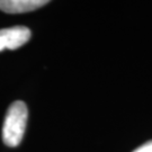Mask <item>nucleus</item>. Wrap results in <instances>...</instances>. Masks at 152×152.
<instances>
[{"mask_svg": "<svg viewBox=\"0 0 152 152\" xmlns=\"http://www.w3.org/2000/svg\"><path fill=\"white\" fill-rule=\"evenodd\" d=\"M133 152H152V140L147 142V143H144L141 147H139Z\"/></svg>", "mask_w": 152, "mask_h": 152, "instance_id": "4", "label": "nucleus"}, {"mask_svg": "<svg viewBox=\"0 0 152 152\" xmlns=\"http://www.w3.org/2000/svg\"><path fill=\"white\" fill-rule=\"evenodd\" d=\"M27 117V106L24 102L17 100L9 106L2 126V141L7 147L16 148L20 144L26 130Z\"/></svg>", "mask_w": 152, "mask_h": 152, "instance_id": "1", "label": "nucleus"}, {"mask_svg": "<svg viewBox=\"0 0 152 152\" xmlns=\"http://www.w3.org/2000/svg\"><path fill=\"white\" fill-rule=\"evenodd\" d=\"M32 36L31 29L25 26L0 29V52L5 49L16 50L29 41Z\"/></svg>", "mask_w": 152, "mask_h": 152, "instance_id": "2", "label": "nucleus"}, {"mask_svg": "<svg viewBox=\"0 0 152 152\" xmlns=\"http://www.w3.org/2000/svg\"><path fill=\"white\" fill-rule=\"evenodd\" d=\"M48 2V0H0V10L7 14H24L36 10Z\"/></svg>", "mask_w": 152, "mask_h": 152, "instance_id": "3", "label": "nucleus"}]
</instances>
